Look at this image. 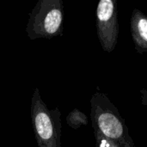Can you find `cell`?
Returning <instances> with one entry per match:
<instances>
[{
  "mask_svg": "<svg viewBox=\"0 0 147 147\" xmlns=\"http://www.w3.org/2000/svg\"><path fill=\"white\" fill-rule=\"evenodd\" d=\"M90 119L94 132L121 147H135L128 127L118 109L102 92L90 98Z\"/></svg>",
  "mask_w": 147,
  "mask_h": 147,
  "instance_id": "obj_1",
  "label": "cell"
},
{
  "mask_svg": "<svg viewBox=\"0 0 147 147\" xmlns=\"http://www.w3.org/2000/svg\"><path fill=\"white\" fill-rule=\"evenodd\" d=\"M30 114L38 147H62L61 112L57 107L48 109L37 87L32 95Z\"/></svg>",
  "mask_w": 147,
  "mask_h": 147,
  "instance_id": "obj_2",
  "label": "cell"
},
{
  "mask_svg": "<svg viewBox=\"0 0 147 147\" xmlns=\"http://www.w3.org/2000/svg\"><path fill=\"white\" fill-rule=\"evenodd\" d=\"M64 16L62 0H39L29 13L26 27L28 37L34 40L63 35Z\"/></svg>",
  "mask_w": 147,
  "mask_h": 147,
  "instance_id": "obj_3",
  "label": "cell"
},
{
  "mask_svg": "<svg viewBox=\"0 0 147 147\" xmlns=\"http://www.w3.org/2000/svg\"><path fill=\"white\" fill-rule=\"evenodd\" d=\"M96 34L106 53L115 50L120 33L116 0H100L96 6Z\"/></svg>",
  "mask_w": 147,
  "mask_h": 147,
  "instance_id": "obj_4",
  "label": "cell"
},
{
  "mask_svg": "<svg viewBox=\"0 0 147 147\" xmlns=\"http://www.w3.org/2000/svg\"><path fill=\"white\" fill-rule=\"evenodd\" d=\"M130 30L136 52L147 56V16L134 9L130 18Z\"/></svg>",
  "mask_w": 147,
  "mask_h": 147,
  "instance_id": "obj_5",
  "label": "cell"
},
{
  "mask_svg": "<svg viewBox=\"0 0 147 147\" xmlns=\"http://www.w3.org/2000/svg\"><path fill=\"white\" fill-rule=\"evenodd\" d=\"M66 123L72 129H78L81 126H87L89 119L87 115L78 109L71 110L66 116Z\"/></svg>",
  "mask_w": 147,
  "mask_h": 147,
  "instance_id": "obj_6",
  "label": "cell"
},
{
  "mask_svg": "<svg viewBox=\"0 0 147 147\" xmlns=\"http://www.w3.org/2000/svg\"><path fill=\"white\" fill-rule=\"evenodd\" d=\"M95 140H96V147H121L118 146L117 144L107 140L101 134L94 132Z\"/></svg>",
  "mask_w": 147,
  "mask_h": 147,
  "instance_id": "obj_7",
  "label": "cell"
},
{
  "mask_svg": "<svg viewBox=\"0 0 147 147\" xmlns=\"http://www.w3.org/2000/svg\"><path fill=\"white\" fill-rule=\"evenodd\" d=\"M140 102L144 106H147V89H141L140 90Z\"/></svg>",
  "mask_w": 147,
  "mask_h": 147,
  "instance_id": "obj_8",
  "label": "cell"
}]
</instances>
